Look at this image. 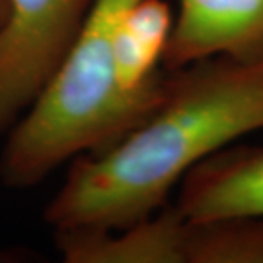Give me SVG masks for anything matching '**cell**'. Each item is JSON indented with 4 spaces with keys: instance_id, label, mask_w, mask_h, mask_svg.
<instances>
[{
    "instance_id": "cell-2",
    "label": "cell",
    "mask_w": 263,
    "mask_h": 263,
    "mask_svg": "<svg viewBox=\"0 0 263 263\" xmlns=\"http://www.w3.org/2000/svg\"><path fill=\"white\" fill-rule=\"evenodd\" d=\"M139 0H94L82 29L43 91L9 130L0 180L24 190L55 167L115 145L157 108L120 91L115 29Z\"/></svg>"
},
{
    "instance_id": "cell-7",
    "label": "cell",
    "mask_w": 263,
    "mask_h": 263,
    "mask_svg": "<svg viewBox=\"0 0 263 263\" xmlns=\"http://www.w3.org/2000/svg\"><path fill=\"white\" fill-rule=\"evenodd\" d=\"M171 29V10L164 0H139L123 12L115 29V76L123 94L161 103L167 70L159 65Z\"/></svg>"
},
{
    "instance_id": "cell-9",
    "label": "cell",
    "mask_w": 263,
    "mask_h": 263,
    "mask_svg": "<svg viewBox=\"0 0 263 263\" xmlns=\"http://www.w3.org/2000/svg\"><path fill=\"white\" fill-rule=\"evenodd\" d=\"M5 260H12V256H10V253H4V251H0V261H5Z\"/></svg>"
},
{
    "instance_id": "cell-3",
    "label": "cell",
    "mask_w": 263,
    "mask_h": 263,
    "mask_svg": "<svg viewBox=\"0 0 263 263\" xmlns=\"http://www.w3.org/2000/svg\"><path fill=\"white\" fill-rule=\"evenodd\" d=\"M67 263H263V217L192 219L173 205L120 231H59Z\"/></svg>"
},
{
    "instance_id": "cell-8",
    "label": "cell",
    "mask_w": 263,
    "mask_h": 263,
    "mask_svg": "<svg viewBox=\"0 0 263 263\" xmlns=\"http://www.w3.org/2000/svg\"><path fill=\"white\" fill-rule=\"evenodd\" d=\"M4 15H5V0H0V24L4 21Z\"/></svg>"
},
{
    "instance_id": "cell-5",
    "label": "cell",
    "mask_w": 263,
    "mask_h": 263,
    "mask_svg": "<svg viewBox=\"0 0 263 263\" xmlns=\"http://www.w3.org/2000/svg\"><path fill=\"white\" fill-rule=\"evenodd\" d=\"M263 55V0H180L162 68L176 70L210 57Z\"/></svg>"
},
{
    "instance_id": "cell-1",
    "label": "cell",
    "mask_w": 263,
    "mask_h": 263,
    "mask_svg": "<svg viewBox=\"0 0 263 263\" xmlns=\"http://www.w3.org/2000/svg\"><path fill=\"white\" fill-rule=\"evenodd\" d=\"M263 128V55L167 70L164 96L109 149L72 162L45 219L59 231H120L170 202L197 164Z\"/></svg>"
},
{
    "instance_id": "cell-6",
    "label": "cell",
    "mask_w": 263,
    "mask_h": 263,
    "mask_svg": "<svg viewBox=\"0 0 263 263\" xmlns=\"http://www.w3.org/2000/svg\"><path fill=\"white\" fill-rule=\"evenodd\" d=\"M175 205L192 219L263 217V147L231 144L178 185Z\"/></svg>"
},
{
    "instance_id": "cell-4",
    "label": "cell",
    "mask_w": 263,
    "mask_h": 263,
    "mask_svg": "<svg viewBox=\"0 0 263 263\" xmlns=\"http://www.w3.org/2000/svg\"><path fill=\"white\" fill-rule=\"evenodd\" d=\"M94 0H5L0 24V135L65 59Z\"/></svg>"
}]
</instances>
